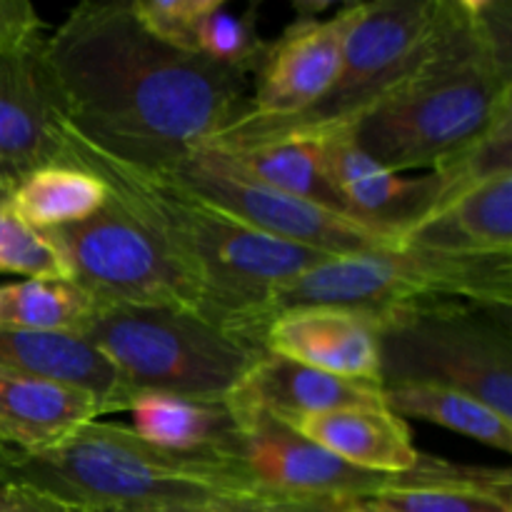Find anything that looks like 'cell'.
I'll return each instance as SVG.
<instances>
[{"mask_svg": "<svg viewBox=\"0 0 512 512\" xmlns=\"http://www.w3.org/2000/svg\"><path fill=\"white\" fill-rule=\"evenodd\" d=\"M38 58L65 133L143 173H170L248 108V73L165 45L130 0L70 10Z\"/></svg>", "mask_w": 512, "mask_h": 512, "instance_id": "cell-1", "label": "cell"}, {"mask_svg": "<svg viewBox=\"0 0 512 512\" xmlns=\"http://www.w3.org/2000/svg\"><path fill=\"white\" fill-rule=\"evenodd\" d=\"M63 125V123H60ZM68 165L98 175L110 195L153 233L198 290V315L233 338L265 348V310L280 285L333 258L238 223L170 183L143 173L63 130Z\"/></svg>", "mask_w": 512, "mask_h": 512, "instance_id": "cell-2", "label": "cell"}, {"mask_svg": "<svg viewBox=\"0 0 512 512\" xmlns=\"http://www.w3.org/2000/svg\"><path fill=\"white\" fill-rule=\"evenodd\" d=\"M512 115V3L448 0L418 73L355 120L350 138L393 173L435 170Z\"/></svg>", "mask_w": 512, "mask_h": 512, "instance_id": "cell-3", "label": "cell"}, {"mask_svg": "<svg viewBox=\"0 0 512 512\" xmlns=\"http://www.w3.org/2000/svg\"><path fill=\"white\" fill-rule=\"evenodd\" d=\"M0 485H23L90 512L260 498L233 463L168 453L118 423L83 425L63 445L23 453L0 445Z\"/></svg>", "mask_w": 512, "mask_h": 512, "instance_id": "cell-4", "label": "cell"}, {"mask_svg": "<svg viewBox=\"0 0 512 512\" xmlns=\"http://www.w3.org/2000/svg\"><path fill=\"white\" fill-rule=\"evenodd\" d=\"M430 300L512 308V255L448 253L403 245L328 258L270 295L265 325L278 315L305 308L353 310L380 323L385 315Z\"/></svg>", "mask_w": 512, "mask_h": 512, "instance_id": "cell-5", "label": "cell"}, {"mask_svg": "<svg viewBox=\"0 0 512 512\" xmlns=\"http://www.w3.org/2000/svg\"><path fill=\"white\" fill-rule=\"evenodd\" d=\"M448 0L358 3L343 60L328 93L305 113L283 120L238 118L210 148H245L283 138L345 130L418 73L443 30Z\"/></svg>", "mask_w": 512, "mask_h": 512, "instance_id": "cell-6", "label": "cell"}, {"mask_svg": "<svg viewBox=\"0 0 512 512\" xmlns=\"http://www.w3.org/2000/svg\"><path fill=\"white\" fill-rule=\"evenodd\" d=\"M380 385H435L473 395L512 420V308L430 300L378 323Z\"/></svg>", "mask_w": 512, "mask_h": 512, "instance_id": "cell-7", "label": "cell"}, {"mask_svg": "<svg viewBox=\"0 0 512 512\" xmlns=\"http://www.w3.org/2000/svg\"><path fill=\"white\" fill-rule=\"evenodd\" d=\"M80 338L90 340L138 393L228 400L268 350L180 308L98 305Z\"/></svg>", "mask_w": 512, "mask_h": 512, "instance_id": "cell-8", "label": "cell"}, {"mask_svg": "<svg viewBox=\"0 0 512 512\" xmlns=\"http://www.w3.org/2000/svg\"><path fill=\"white\" fill-rule=\"evenodd\" d=\"M40 233L65 260L70 280L98 305L180 308L198 315V290L188 275L113 195L83 223Z\"/></svg>", "mask_w": 512, "mask_h": 512, "instance_id": "cell-9", "label": "cell"}, {"mask_svg": "<svg viewBox=\"0 0 512 512\" xmlns=\"http://www.w3.org/2000/svg\"><path fill=\"white\" fill-rule=\"evenodd\" d=\"M165 178L258 233L320 250L333 258L403 248V235L373 228L323 205L270 188L230 165L208 145L193 150L178 168L165 173Z\"/></svg>", "mask_w": 512, "mask_h": 512, "instance_id": "cell-10", "label": "cell"}, {"mask_svg": "<svg viewBox=\"0 0 512 512\" xmlns=\"http://www.w3.org/2000/svg\"><path fill=\"white\" fill-rule=\"evenodd\" d=\"M225 403L235 418L228 460L248 475L260 498L278 503H353L375 498L395 485V475L348 465L265 410L233 400Z\"/></svg>", "mask_w": 512, "mask_h": 512, "instance_id": "cell-11", "label": "cell"}, {"mask_svg": "<svg viewBox=\"0 0 512 512\" xmlns=\"http://www.w3.org/2000/svg\"><path fill=\"white\" fill-rule=\"evenodd\" d=\"M355 13L358 3H348L330 18L295 20L265 48L253 75V95L240 118L283 120L313 108L335 83Z\"/></svg>", "mask_w": 512, "mask_h": 512, "instance_id": "cell-12", "label": "cell"}, {"mask_svg": "<svg viewBox=\"0 0 512 512\" xmlns=\"http://www.w3.org/2000/svg\"><path fill=\"white\" fill-rule=\"evenodd\" d=\"M318 140L330 183L338 190L350 218L373 228L405 235L435 213L445 200V185L435 170L405 178L383 168L358 148L348 130L305 135Z\"/></svg>", "mask_w": 512, "mask_h": 512, "instance_id": "cell-13", "label": "cell"}, {"mask_svg": "<svg viewBox=\"0 0 512 512\" xmlns=\"http://www.w3.org/2000/svg\"><path fill=\"white\" fill-rule=\"evenodd\" d=\"M38 50L0 53V175L25 178L68 165V143L40 68Z\"/></svg>", "mask_w": 512, "mask_h": 512, "instance_id": "cell-14", "label": "cell"}, {"mask_svg": "<svg viewBox=\"0 0 512 512\" xmlns=\"http://www.w3.org/2000/svg\"><path fill=\"white\" fill-rule=\"evenodd\" d=\"M265 350L338 378L380 385L378 320L370 315L338 308L290 310L268 325Z\"/></svg>", "mask_w": 512, "mask_h": 512, "instance_id": "cell-15", "label": "cell"}, {"mask_svg": "<svg viewBox=\"0 0 512 512\" xmlns=\"http://www.w3.org/2000/svg\"><path fill=\"white\" fill-rule=\"evenodd\" d=\"M228 400L253 405L285 423L345 408H385L380 385L338 378L275 353H265Z\"/></svg>", "mask_w": 512, "mask_h": 512, "instance_id": "cell-16", "label": "cell"}, {"mask_svg": "<svg viewBox=\"0 0 512 512\" xmlns=\"http://www.w3.org/2000/svg\"><path fill=\"white\" fill-rule=\"evenodd\" d=\"M0 365L93 395L105 415L128 413L138 390L125 383L103 350L80 335L0 330Z\"/></svg>", "mask_w": 512, "mask_h": 512, "instance_id": "cell-17", "label": "cell"}, {"mask_svg": "<svg viewBox=\"0 0 512 512\" xmlns=\"http://www.w3.org/2000/svg\"><path fill=\"white\" fill-rule=\"evenodd\" d=\"M93 395L0 365V445L43 453L103 418Z\"/></svg>", "mask_w": 512, "mask_h": 512, "instance_id": "cell-18", "label": "cell"}, {"mask_svg": "<svg viewBox=\"0 0 512 512\" xmlns=\"http://www.w3.org/2000/svg\"><path fill=\"white\" fill-rule=\"evenodd\" d=\"M403 245L448 253L512 255V173L495 175L435 210Z\"/></svg>", "mask_w": 512, "mask_h": 512, "instance_id": "cell-19", "label": "cell"}, {"mask_svg": "<svg viewBox=\"0 0 512 512\" xmlns=\"http://www.w3.org/2000/svg\"><path fill=\"white\" fill-rule=\"evenodd\" d=\"M288 425L335 458L370 473H408L420 460L408 423L388 408L333 410Z\"/></svg>", "mask_w": 512, "mask_h": 512, "instance_id": "cell-20", "label": "cell"}, {"mask_svg": "<svg viewBox=\"0 0 512 512\" xmlns=\"http://www.w3.org/2000/svg\"><path fill=\"white\" fill-rule=\"evenodd\" d=\"M133 433L160 450L230 463L235 418L225 400H195L168 393H140L128 410ZM235 465V463H233Z\"/></svg>", "mask_w": 512, "mask_h": 512, "instance_id": "cell-21", "label": "cell"}, {"mask_svg": "<svg viewBox=\"0 0 512 512\" xmlns=\"http://www.w3.org/2000/svg\"><path fill=\"white\" fill-rule=\"evenodd\" d=\"M213 150H218L230 165L243 170L250 178L270 185V188L283 190V193L295 195V198L310 200V203L323 205V208L335 210V213L348 215L338 190L330 183L318 140L283 138L270 140V143L245 145V148Z\"/></svg>", "mask_w": 512, "mask_h": 512, "instance_id": "cell-22", "label": "cell"}, {"mask_svg": "<svg viewBox=\"0 0 512 512\" xmlns=\"http://www.w3.org/2000/svg\"><path fill=\"white\" fill-rule=\"evenodd\" d=\"M108 198L110 188L98 175L73 165L38 168L15 183V210L35 230L83 223Z\"/></svg>", "mask_w": 512, "mask_h": 512, "instance_id": "cell-23", "label": "cell"}, {"mask_svg": "<svg viewBox=\"0 0 512 512\" xmlns=\"http://www.w3.org/2000/svg\"><path fill=\"white\" fill-rule=\"evenodd\" d=\"M383 395L385 408L398 418L425 420L503 453L512 450V420L495 413L473 395L435 385H393L383 388Z\"/></svg>", "mask_w": 512, "mask_h": 512, "instance_id": "cell-24", "label": "cell"}, {"mask_svg": "<svg viewBox=\"0 0 512 512\" xmlns=\"http://www.w3.org/2000/svg\"><path fill=\"white\" fill-rule=\"evenodd\" d=\"M95 308L73 280L28 278L0 288V330L80 335Z\"/></svg>", "mask_w": 512, "mask_h": 512, "instance_id": "cell-25", "label": "cell"}, {"mask_svg": "<svg viewBox=\"0 0 512 512\" xmlns=\"http://www.w3.org/2000/svg\"><path fill=\"white\" fill-rule=\"evenodd\" d=\"M15 183V178L0 175V273L70 280L58 250L40 230L23 223L15 210Z\"/></svg>", "mask_w": 512, "mask_h": 512, "instance_id": "cell-26", "label": "cell"}, {"mask_svg": "<svg viewBox=\"0 0 512 512\" xmlns=\"http://www.w3.org/2000/svg\"><path fill=\"white\" fill-rule=\"evenodd\" d=\"M265 48L268 43H263L255 30V20H250V15L230 13L223 0H215L195 33V53L210 63L243 70L250 78L263 63Z\"/></svg>", "mask_w": 512, "mask_h": 512, "instance_id": "cell-27", "label": "cell"}, {"mask_svg": "<svg viewBox=\"0 0 512 512\" xmlns=\"http://www.w3.org/2000/svg\"><path fill=\"white\" fill-rule=\"evenodd\" d=\"M213 3L215 0H130V8L150 35L170 48L195 53L198 23Z\"/></svg>", "mask_w": 512, "mask_h": 512, "instance_id": "cell-28", "label": "cell"}, {"mask_svg": "<svg viewBox=\"0 0 512 512\" xmlns=\"http://www.w3.org/2000/svg\"><path fill=\"white\" fill-rule=\"evenodd\" d=\"M373 500L380 508L390 512H510L508 505L488 498V495L470 493L458 488H390L375 495Z\"/></svg>", "mask_w": 512, "mask_h": 512, "instance_id": "cell-29", "label": "cell"}, {"mask_svg": "<svg viewBox=\"0 0 512 512\" xmlns=\"http://www.w3.org/2000/svg\"><path fill=\"white\" fill-rule=\"evenodd\" d=\"M43 23L28 0H0V53H25L43 43Z\"/></svg>", "mask_w": 512, "mask_h": 512, "instance_id": "cell-30", "label": "cell"}, {"mask_svg": "<svg viewBox=\"0 0 512 512\" xmlns=\"http://www.w3.org/2000/svg\"><path fill=\"white\" fill-rule=\"evenodd\" d=\"M353 503H278V500L223 498V500H213V503H200V505H173V508L123 510V512H345Z\"/></svg>", "mask_w": 512, "mask_h": 512, "instance_id": "cell-31", "label": "cell"}, {"mask_svg": "<svg viewBox=\"0 0 512 512\" xmlns=\"http://www.w3.org/2000/svg\"><path fill=\"white\" fill-rule=\"evenodd\" d=\"M0 512H90L23 485H0Z\"/></svg>", "mask_w": 512, "mask_h": 512, "instance_id": "cell-32", "label": "cell"}, {"mask_svg": "<svg viewBox=\"0 0 512 512\" xmlns=\"http://www.w3.org/2000/svg\"><path fill=\"white\" fill-rule=\"evenodd\" d=\"M345 512H390V510L380 508V505H375L373 500H355V503Z\"/></svg>", "mask_w": 512, "mask_h": 512, "instance_id": "cell-33", "label": "cell"}, {"mask_svg": "<svg viewBox=\"0 0 512 512\" xmlns=\"http://www.w3.org/2000/svg\"><path fill=\"white\" fill-rule=\"evenodd\" d=\"M510 512H512V510H510Z\"/></svg>", "mask_w": 512, "mask_h": 512, "instance_id": "cell-34", "label": "cell"}]
</instances>
